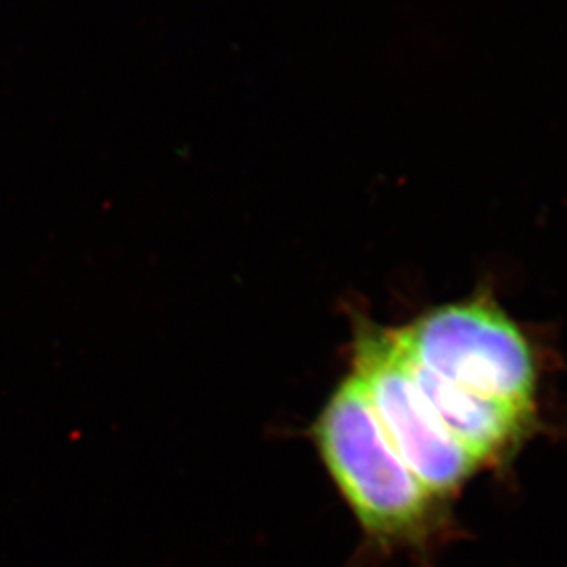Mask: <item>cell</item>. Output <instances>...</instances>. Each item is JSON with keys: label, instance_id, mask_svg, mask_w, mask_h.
I'll use <instances>...</instances> for the list:
<instances>
[{"label": "cell", "instance_id": "1", "mask_svg": "<svg viewBox=\"0 0 567 567\" xmlns=\"http://www.w3.org/2000/svg\"><path fill=\"white\" fill-rule=\"evenodd\" d=\"M313 439L378 557L410 553L421 567L450 536L442 502L400 457L354 377L341 382L313 425Z\"/></svg>", "mask_w": 567, "mask_h": 567}, {"label": "cell", "instance_id": "2", "mask_svg": "<svg viewBox=\"0 0 567 567\" xmlns=\"http://www.w3.org/2000/svg\"><path fill=\"white\" fill-rule=\"evenodd\" d=\"M396 333L405 354L425 371L458 388L533 411L536 369L529 343L491 302L442 306Z\"/></svg>", "mask_w": 567, "mask_h": 567}, {"label": "cell", "instance_id": "3", "mask_svg": "<svg viewBox=\"0 0 567 567\" xmlns=\"http://www.w3.org/2000/svg\"><path fill=\"white\" fill-rule=\"evenodd\" d=\"M352 377L371 400L394 450L431 496L442 502L455 494L480 463L436 421L396 330L367 321L355 328Z\"/></svg>", "mask_w": 567, "mask_h": 567}, {"label": "cell", "instance_id": "4", "mask_svg": "<svg viewBox=\"0 0 567 567\" xmlns=\"http://www.w3.org/2000/svg\"><path fill=\"white\" fill-rule=\"evenodd\" d=\"M410 367L439 424L477 463L502 457L529 427L533 411L453 385L415 361L410 360Z\"/></svg>", "mask_w": 567, "mask_h": 567}]
</instances>
